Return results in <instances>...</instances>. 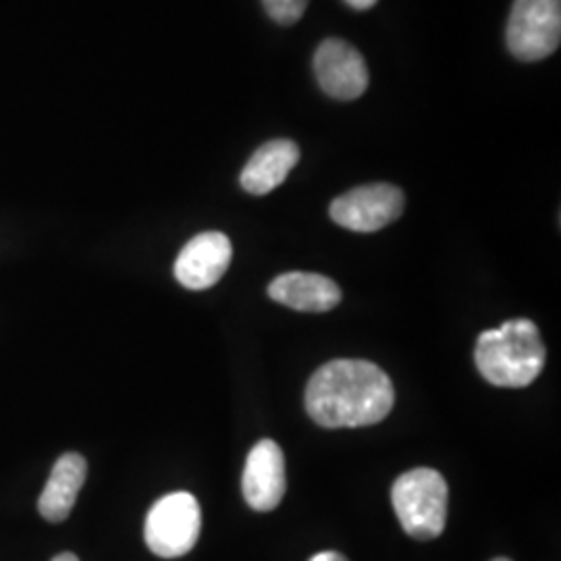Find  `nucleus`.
I'll return each instance as SVG.
<instances>
[{
  "mask_svg": "<svg viewBox=\"0 0 561 561\" xmlns=\"http://www.w3.org/2000/svg\"><path fill=\"white\" fill-rule=\"evenodd\" d=\"M241 491L248 505L256 512H273L285 497V458L279 445L262 439L248 454Z\"/></svg>",
  "mask_w": 561,
  "mask_h": 561,
  "instance_id": "nucleus-9",
  "label": "nucleus"
},
{
  "mask_svg": "<svg viewBox=\"0 0 561 561\" xmlns=\"http://www.w3.org/2000/svg\"><path fill=\"white\" fill-rule=\"evenodd\" d=\"M233 259V245L221 231H204L181 248L175 261V279L185 289H210L222 279Z\"/></svg>",
  "mask_w": 561,
  "mask_h": 561,
  "instance_id": "nucleus-8",
  "label": "nucleus"
},
{
  "mask_svg": "<svg viewBox=\"0 0 561 561\" xmlns=\"http://www.w3.org/2000/svg\"><path fill=\"white\" fill-rule=\"evenodd\" d=\"M201 530V503L192 493L178 491L164 495L150 507L144 526V539L154 556L175 560L194 549Z\"/></svg>",
  "mask_w": 561,
  "mask_h": 561,
  "instance_id": "nucleus-4",
  "label": "nucleus"
},
{
  "mask_svg": "<svg viewBox=\"0 0 561 561\" xmlns=\"http://www.w3.org/2000/svg\"><path fill=\"white\" fill-rule=\"evenodd\" d=\"M314 76L322 92L335 101H356L368 88V65L356 46L327 38L314 53Z\"/></svg>",
  "mask_w": 561,
  "mask_h": 561,
  "instance_id": "nucleus-7",
  "label": "nucleus"
},
{
  "mask_svg": "<svg viewBox=\"0 0 561 561\" xmlns=\"http://www.w3.org/2000/svg\"><path fill=\"white\" fill-rule=\"evenodd\" d=\"M53 561H80L78 560V556L76 553H69V551H65V553H59L57 558Z\"/></svg>",
  "mask_w": 561,
  "mask_h": 561,
  "instance_id": "nucleus-15",
  "label": "nucleus"
},
{
  "mask_svg": "<svg viewBox=\"0 0 561 561\" xmlns=\"http://www.w3.org/2000/svg\"><path fill=\"white\" fill-rule=\"evenodd\" d=\"M396 403L387 373L366 360H333L321 366L306 387V410L324 428L379 424Z\"/></svg>",
  "mask_w": 561,
  "mask_h": 561,
  "instance_id": "nucleus-1",
  "label": "nucleus"
},
{
  "mask_svg": "<svg viewBox=\"0 0 561 561\" xmlns=\"http://www.w3.org/2000/svg\"><path fill=\"white\" fill-rule=\"evenodd\" d=\"M329 561H350L345 556H341L337 551H329Z\"/></svg>",
  "mask_w": 561,
  "mask_h": 561,
  "instance_id": "nucleus-16",
  "label": "nucleus"
},
{
  "mask_svg": "<svg viewBox=\"0 0 561 561\" xmlns=\"http://www.w3.org/2000/svg\"><path fill=\"white\" fill-rule=\"evenodd\" d=\"M391 502L401 528L416 541L442 537L447 524L449 489L442 472L433 468H414L391 489Z\"/></svg>",
  "mask_w": 561,
  "mask_h": 561,
  "instance_id": "nucleus-3",
  "label": "nucleus"
},
{
  "mask_svg": "<svg viewBox=\"0 0 561 561\" xmlns=\"http://www.w3.org/2000/svg\"><path fill=\"white\" fill-rule=\"evenodd\" d=\"M268 18L279 25H294L306 13L308 0H262Z\"/></svg>",
  "mask_w": 561,
  "mask_h": 561,
  "instance_id": "nucleus-13",
  "label": "nucleus"
},
{
  "mask_svg": "<svg viewBox=\"0 0 561 561\" xmlns=\"http://www.w3.org/2000/svg\"><path fill=\"white\" fill-rule=\"evenodd\" d=\"M88 477V461L80 454H62L38 500V512L48 522H62L69 518L78 502L81 486Z\"/></svg>",
  "mask_w": 561,
  "mask_h": 561,
  "instance_id": "nucleus-12",
  "label": "nucleus"
},
{
  "mask_svg": "<svg viewBox=\"0 0 561 561\" xmlns=\"http://www.w3.org/2000/svg\"><path fill=\"white\" fill-rule=\"evenodd\" d=\"M545 360L547 347L539 327L528 319L505 321L497 329L482 331L477 341V368L495 387H528L539 379Z\"/></svg>",
  "mask_w": 561,
  "mask_h": 561,
  "instance_id": "nucleus-2",
  "label": "nucleus"
},
{
  "mask_svg": "<svg viewBox=\"0 0 561 561\" xmlns=\"http://www.w3.org/2000/svg\"><path fill=\"white\" fill-rule=\"evenodd\" d=\"M300 162V146L291 140H271L250 157L241 171V187L252 196L277 190Z\"/></svg>",
  "mask_w": 561,
  "mask_h": 561,
  "instance_id": "nucleus-11",
  "label": "nucleus"
},
{
  "mask_svg": "<svg viewBox=\"0 0 561 561\" xmlns=\"http://www.w3.org/2000/svg\"><path fill=\"white\" fill-rule=\"evenodd\" d=\"M405 208V196L398 185L370 183L345 192L331 202L329 215L343 229L375 233L398 221Z\"/></svg>",
  "mask_w": 561,
  "mask_h": 561,
  "instance_id": "nucleus-6",
  "label": "nucleus"
},
{
  "mask_svg": "<svg viewBox=\"0 0 561 561\" xmlns=\"http://www.w3.org/2000/svg\"><path fill=\"white\" fill-rule=\"evenodd\" d=\"M493 561H512V560H507V558H495V560Z\"/></svg>",
  "mask_w": 561,
  "mask_h": 561,
  "instance_id": "nucleus-17",
  "label": "nucleus"
},
{
  "mask_svg": "<svg viewBox=\"0 0 561 561\" xmlns=\"http://www.w3.org/2000/svg\"><path fill=\"white\" fill-rule=\"evenodd\" d=\"M268 296L298 312H329L340 306V285L319 273H285L271 280Z\"/></svg>",
  "mask_w": 561,
  "mask_h": 561,
  "instance_id": "nucleus-10",
  "label": "nucleus"
},
{
  "mask_svg": "<svg viewBox=\"0 0 561 561\" xmlns=\"http://www.w3.org/2000/svg\"><path fill=\"white\" fill-rule=\"evenodd\" d=\"M347 7H352V9H356V11H368V9H373L379 0H343Z\"/></svg>",
  "mask_w": 561,
  "mask_h": 561,
  "instance_id": "nucleus-14",
  "label": "nucleus"
},
{
  "mask_svg": "<svg viewBox=\"0 0 561 561\" xmlns=\"http://www.w3.org/2000/svg\"><path fill=\"white\" fill-rule=\"evenodd\" d=\"M505 42L524 62L551 57L561 42V0H514Z\"/></svg>",
  "mask_w": 561,
  "mask_h": 561,
  "instance_id": "nucleus-5",
  "label": "nucleus"
}]
</instances>
